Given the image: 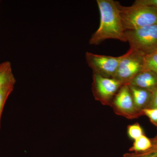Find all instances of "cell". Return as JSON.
Returning a JSON list of instances; mask_svg holds the SVG:
<instances>
[{"label": "cell", "mask_w": 157, "mask_h": 157, "mask_svg": "<svg viewBox=\"0 0 157 157\" xmlns=\"http://www.w3.org/2000/svg\"><path fill=\"white\" fill-rule=\"evenodd\" d=\"M100 13L99 28L89 40L91 45H98L108 39L127 42L116 2L113 0H97Z\"/></svg>", "instance_id": "1"}, {"label": "cell", "mask_w": 157, "mask_h": 157, "mask_svg": "<svg viewBox=\"0 0 157 157\" xmlns=\"http://www.w3.org/2000/svg\"><path fill=\"white\" fill-rule=\"evenodd\" d=\"M116 2L124 31L137 29L157 24V10L135 4L124 6Z\"/></svg>", "instance_id": "2"}, {"label": "cell", "mask_w": 157, "mask_h": 157, "mask_svg": "<svg viewBox=\"0 0 157 157\" xmlns=\"http://www.w3.org/2000/svg\"><path fill=\"white\" fill-rule=\"evenodd\" d=\"M125 36L130 48L144 55L157 51V24L144 27L126 31Z\"/></svg>", "instance_id": "3"}, {"label": "cell", "mask_w": 157, "mask_h": 157, "mask_svg": "<svg viewBox=\"0 0 157 157\" xmlns=\"http://www.w3.org/2000/svg\"><path fill=\"white\" fill-rule=\"evenodd\" d=\"M144 55L130 49L124 55L114 78L123 84H129L132 79L144 70Z\"/></svg>", "instance_id": "4"}, {"label": "cell", "mask_w": 157, "mask_h": 157, "mask_svg": "<svg viewBox=\"0 0 157 157\" xmlns=\"http://www.w3.org/2000/svg\"><path fill=\"white\" fill-rule=\"evenodd\" d=\"M123 57L124 55L114 57L96 54L89 52L85 54L86 63L93 70V73L107 78H114Z\"/></svg>", "instance_id": "5"}, {"label": "cell", "mask_w": 157, "mask_h": 157, "mask_svg": "<svg viewBox=\"0 0 157 157\" xmlns=\"http://www.w3.org/2000/svg\"><path fill=\"white\" fill-rule=\"evenodd\" d=\"M123 83L114 78L93 73V92L96 99L107 103L113 99Z\"/></svg>", "instance_id": "6"}, {"label": "cell", "mask_w": 157, "mask_h": 157, "mask_svg": "<svg viewBox=\"0 0 157 157\" xmlns=\"http://www.w3.org/2000/svg\"><path fill=\"white\" fill-rule=\"evenodd\" d=\"M113 104L119 110L126 114L138 111L135 107L129 85L124 84L113 98Z\"/></svg>", "instance_id": "7"}, {"label": "cell", "mask_w": 157, "mask_h": 157, "mask_svg": "<svg viewBox=\"0 0 157 157\" xmlns=\"http://www.w3.org/2000/svg\"><path fill=\"white\" fill-rule=\"evenodd\" d=\"M129 85L152 92L157 88V75L150 70L144 69L135 76Z\"/></svg>", "instance_id": "8"}, {"label": "cell", "mask_w": 157, "mask_h": 157, "mask_svg": "<svg viewBox=\"0 0 157 157\" xmlns=\"http://www.w3.org/2000/svg\"><path fill=\"white\" fill-rule=\"evenodd\" d=\"M135 107L138 111L147 108L150 102L152 92L135 86L129 85Z\"/></svg>", "instance_id": "9"}, {"label": "cell", "mask_w": 157, "mask_h": 157, "mask_svg": "<svg viewBox=\"0 0 157 157\" xmlns=\"http://www.w3.org/2000/svg\"><path fill=\"white\" fill-rule=\"evenodd\" d=\"M16 79L14 77L11 63L6 61L0 64V90L11 84H15Z\"/></svg>", "instance_id": "10"}, {"label": "cell", "mask_w": 157, "mask_h": 157, "mask_svg": "<svg viewBox=\"0 0 157 157\" xmlns=\"http://www.w3.org/2000/svg\"><path fill=\"white\" fill-rule=\"evenodd\" d=\"M152 141L144 135L135 140L133 146L130 148L131 151H135L136 154H140L146 152L151 148Z\"/></svg>", "instance_id": "11"}, {"label": "cell", "mask_w": 157, "mask_h": 157, "mask_svg": "<svg viewBox=\"0 0 157 157\" xmlns=\"http://www.w3.org/2000/svg\"><path fill=\"white\" fill-rule=\"evenodd\" d=\"M14 84L9 85L0 90V129H1V118L3 109L7 99L14 90Z\"/></svg>", "instance_id": "12"}, {"label": "cell", "mask_w": 157, "mask_h": 157, "mask_svg": "<svg viewBox=\"0 0 157 157\" xmlns=\"http://www.w3.org/2000/svg\"><path fill=\"white\" fill-rule=\"evenodd\" d=\"M144 69L150 70L157 75V51L144 56Z\"/></svg>", "instance_id": "13"}, {"label": "cell", "mask_w": 157, "mask_h": 157, "mask_svg": "<svg viewBox=\"0 0 157 157\" xmlns=\"http://www.w3.org/2000/svg\"><path fill=\"white\" fill-rule=\"evenodd\" d=\"M128 133L129 137L134 140L144 135L143 129L138 123L129 125L128 128Z\"/></svg>", "instance_id": "14"}, {"label": "cell", "mask_w": 157, "mask_h": 157, "mask_svg": "<svg viewBox=\"0 0 157 157\" xmlns=\"http://www.w3.org/2000/svg\"><path fill=\"white\" fill-rule=\"evenodd\" d=\"M141 113L149 118L152 123L157 126V108H145Z\"/></svg>", "instance_id": "15"}, {"label": "cell", "mask_w": 157, "mask_h": 157, "mask_svg": "<svg viewBox=\"0 0 157 157\" xmlns=\"http://www.w3.org/2000/svg\"><path fill=\"white\" fill-rule=\"evenodd\" d=\"M151 148L146 152L139 154V157H157V137L152 140Z\"/></svg>", "instance_id": "16"}, {"label": "cell", "mask_w": 157, "mask_h": 157, "mask_svg": "<svg viewBox=\"0 0 157 157\" xmlns=\"http://www.w3.org/2000/svg\"><path fill=\"white\" fill-rule=\"evenodd\" d=\"M134 3L148 6L157 10V0H136Z\"/></svg>", "instance_id": "17"}, {"label": "cell", "mask_w": 157, "mask_h": 157, "mask_svg": "<svg viewBox=\"0 0 157 157\" xmlns=\"http://www.w3.org/2000/svg\"><path fill=\"white\" fill-rule=\"evenodd\" d=\"M147 108H157V88L152 92L150 102Z\"/></svg>", "instance_id": "18"}, {"label": "cell", "mask_w": 157, "mask_h": 157, "mask_svg": "<svg viewBox=\"0 0 157 157\" xmlns=\"http://www.w3.org/2000/svg\"><path fill=\"white\" fill-rule=\"evenodd\" d=\"M139 154H127L124 156V157H139Z\"/></svg>", "instance_id": "19"}, {"label": "cell", "mask_w": 157, "mask_h": 157, "mask_svg": "<svg viewBox=\"0 0 157 157\" xmlns=\"http://www.w3.org/2000/svg\"><path fill=\"white\" fill-rule=\"evenodd\" d=\"M0 3H1V1H0Z\"/></svg>", "instance_id": "20"}]
</instances>
